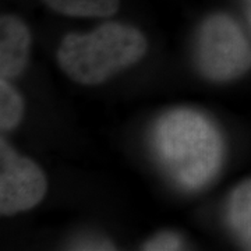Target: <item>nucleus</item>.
<instances>
[{
	"label": "nucleus",
	"mask_w": 251,
	"mask_h": 251,
	"mask_svg": "<svg viewBox=\"0 0 251 251\" xmlns=\"http://www.w3.org/2000/svg\"><path fill=\"white\" fill-rule=\"evenodd\" d=\"M227 224L246 249L251 250V179L234 188L227 200Z\"/></svg>",
	"instance_id": "423d86ee"
},
{
	"label": "nucleus",
	"mask_w": 251,
	"mask_h": 251,
	"mask_svg": "<svg viewBox=\"0 0 251 251\" xmlns=\"http://www.w3.org/2000/svg\"><path fill=\"white\" fill-rule=\"evenodd\" d=\"M152 148L165 172L184 190H200L221 168L224 144L216 126L193 109H173L152 130Z\"/></svg>",
	"instance_id": "f257e3e1"
},
{
	"label": "nucleus",
	"mask_w": 251,
	"mask_h": 251,
	"mask_svg": "<svg viewBox=\"0 0 251 251\" xmlns=\"http://www.w3.org/2000/svg\"><path fill=\"white\" fill-rule=\"evenodd\" d=\"M24 116V100L9 80H0V128L10 131L16 128Z\"/></svg>",
	"instance_id": "6e6552de"
},
{
	"label": "nucleus",
	"mask_w": 251,
	"mask_h": 251,
	"mask_svg": "<svg viewBox=\"0 0 251 251\" xmlns=\"http://www.w3.org/2000/svg\"><path fill=\"white\" fill-rule=\"evenodd\" d=\"M49 9L70 17H109L119 10L120 0H42Z\"/></svg>",
	"instance_id": "0eeeda50"
},
{
	"label": "nucleus",
	"mask_w": 251,
	"mask_h": 251,
	"mask_svg": "<svg viewBox=\"0 0 251 251\" xmlns=\"http://www.w3.org/2000/svg\"><path fill=\"white\" fill-rule=\"evenodd\" d=\"M148 42L137 28L106 23L88 34H69L57 49L64 74L82 85H98L140 62Z\"/></svg>",
	"instance_id": "f03ea898"
},
{
	"label": "nucleus",
	"mask_w": 251,
	"mask_h": 251,
	"mask_svg": "<svg viewBox=\"0 0 251 251\" xmlns=\"http://www.w3.org/2000/svg\"><path fill=\"white\" fill-rule=\"evenodd\" d=\"M45 173L0 138V214L16 215L38 205L46 194Z\"/></svg>",
	"instance_id": "20e7f679"
},
{
	"label": "nucleus",
	"mask_w": 251,
	"mask_h": 251,
	"mask_svg": "<svg viewBox=\"0 0 251 251\" xmlns=\"http://www.w3.org/2000/svg\"><path fill=\"white\" fill-rule=\"evenodd\" d=\"M250 21H251V11H250Z\"/></svg>",
	"instance_id": "9d476101"
},
{
	"label": "nucleus",
	"mask_w": 251,
	"mask_h": 251,
	"mask_svg": "<svg viewBox=\"0 0 251 251\" xmlns=\"http://www.w3.org/2000/svg\"><path fill=\"white\" fill-rule=\"evenodd\" d=\"M194 59L198 72L206 80L226 82L250 70L251 46L230 16L212 14L198 28Z\"/></svg>",
	"instance_id": "7ed1b4c3"
},
{
	"label": "nucleus",
	"mask_w": 251,
	"mask_h": 251,
	"mask_svg": "<svg viewBox=\"0 0 251 251\" xmlns=\"http://www.w3.org/2000/svg\"><path fill=\"white\" fill-rule=\"evenodd\" d=\"M31 50V34L27 24L13 14L0 18V78L20 75L27 66Z\"/></svg>",
	"instance_id": "39448f33"
},
{
	"label": "nucleus",
	"mask_w": 251,
	"mask_h": 251,
	"mask_svg": "<svg viewBox=\"0 0 251 251\" xmlns=\"http://www.w3.org/2000/svg\"><path fill=\"white\" fill-rule=\"evenodd\" d=\"M180 249H183V243L173 233L158 234L144 246V250H180Z\"/></svg>",
	"instance_id": "1a4fd4ad"
}]
</instances>
